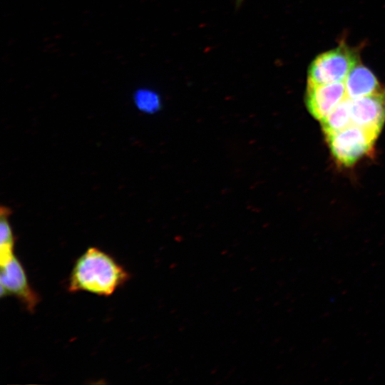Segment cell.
Segmentation results:
<instances>
[{"label":"cell","mask_w":385,"mask_h":385,"mask_svg":"<svg viewBox=\"0 0 385 385\" xmlns=\"http://www.w3.org/2000/svg\"><path fill=\"white\" fill-rule=\"evenodd\" d=\"M359 61L357 51L345 43L324 51L310 63L307 83L326 84L344 82L350 71Z\"/></svg>","instance_id":"2"},{"label":"cell","mask_w":385,"mask_h":385,"mask_svg":"<svg viewBox=\"0 0 385 385\" xmlns=\"http://www.w3.org/2000/svg\"><path fill=\"white\" fill-rule=\"evenodd\" d=\"M344 83L346 97L351 99L372 95L382 88L374 73L361 63L350 71Z\"/></svg>","instance_id":"7"},{"label":"cell","mask_w":385,"mask_h":385,"mask_svg":"<svg viewBox=\"0 0 385 385\" xmlns=\"http://www.w3.org/2000/svg\"><path fill=\"white\" fill-rule=\"evenodd\" d=\"M1 267V295H14L21 301L27 309L33 311L39 298L30 287L25 270L19 260L14 256Z\"/></svg>","instance_id":"4"},{"label":"cell","mask_w":385,"mask_h":385,"mask_svg":"<svg viewBox=\"0 0 385 385\" xmlns=\"http://www.w3.org/2000/svg\"><path fill=\"white\" fill-rule=\"evenodd\" d=\"M128 277L125 270L111 255L90 247L76 261L70 274L68 290L109 296Z\"/></svg>","instance_id":"1"},{"label":"cell","mask_w":385,"mask_h":385,"mask_svg":"<svg viewBox=\"0 0 385 385\" xmlns=\"http://www.w3.org/2000/svg\"><path fill=\"white\" fill-rule=\"evenodd\" d=\"M346 97L344 82L307 83L304 101L309 113L320 122Z\"/></svg>","instance_id":"6"},{"label":"cell","mask_w":385,"mask_h":385,"mask_svg":"<svg viewBox=\"0 0 385 385\" xmlns=\"http://www.w3.org/2000/svg\"><path fill=\"white\" fill-rule=\"evenodd\" d=\"M244 0H236L237 5H240Z\"/></svg>","instance_id":"11"},{"label":"cell","mask_w":385,"mask_h":385,"mask_svg":"<svg viewBox=\"0 0 385 385\" xmlns=\"http://www.w3.org/2000/svg\"><path fill=\"white\" fill-rule=\"evenodd\" d=\"M351 124L378 134L385 122V88L365 97L351 99Z\"/></svg>","instance_id":"5"},{"label":"cell","mask_w":385,"mask_h":385,"mask_svg":"<svg viewBox=\"0 0 385 385\" xmlns=\"http://www.w3.org/2000/svg\"><path fill=\"white\" fill-rule=\"evenodd\" d=\"M134 101L140 110L148 113L158 110L160 106L158 95L148 89H140L136 91Z\"/></svg>","instance_id":"10"},{"label":"cell","mask_w":385,"mask_h":385,"mask_svg":"<svg viewBox=\"0 0 385 385\" xmlns=\"http://www.w3.org/2000/svg\"><path fill=\"white\" fill-rule=\"evenodd\" d=\"M351 124L350 98L346 97L321 121L325 135L339 131Z\"/></svg>","instance_id":"8"},{"label":"cell","mask_w":385,"mask_h":385,"mask_svg":"<svg viewBox=\"0 0 385 385\" xmlns=\"http://www.w3.org/2000/svg\"><path fill=\"white\" fill-rule=\"evenodd\" d=\"M10 210L5 207H1L0 212V261L1 266L9 262L14 255V239L9 222Z\"/></svg>","instance_id":"9"},{"label":"cell","mask_w":385,"mask_h":385,"mask_svg":"<svg viewBox=\"0 0 385 385\" xmlns=\"http://www.w3.org/2000/svg\"><path fill=\"white\" fill-rule=\"evenodd\" d=\"M379 134L351 124L336 133L325 135L336 163L350 167L373 150Z\"/></svg>","instance_id":"3"}]
</instances>
